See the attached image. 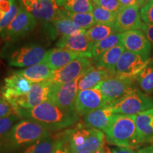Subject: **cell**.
Returning a JSON list of instances; mask_svg holds the SVG:
<instances>
[{"mask_svg":"<svg viewBox=\"0 0 153 153\" xmlns=\"http://www.w3.org/2000/svg\"><path fill=\"white\" fill-rule=\"evenodd\" d=\"M17 116L39 122L53 131L70 127L79 120V116L75 111L64 109L51 101H45L31 108H19L17 110Z\"/></svg>","mask_w":153,"mask_h":153,"instance_id":"1","label":"cell"},{"mask_svg":"<svg viewBox=\"0 0 153 153\" xmlns=\"http://www.w3.org/2000/svg\"><path fill=\"white\" fill-rule=\"evenodd\" d=\"M106 140L118 147L138 148L136 137L135 115L114 114L104 131Z\"/></svg>","mask_w":153,"mask_h":153,"instance_id":"2","label":"cell"},{"mask_svg":"<svg viewBox=\"0 0 153 153\" xmlns=\"http://www.w3.org/2000/svg\"><path fill=\"white\" fill-rule=\"evenodd\" d=\"M50 131L39 122L26 118L13 126L3 140L9 150H16L51 136Z\"/></svg>","mask_w":153,"mask_h":153,"instance_id":"3","label":"cell"},{"mask_svg":"<svg viewBox=\"0 0 153 153\" xmlns=\"http://www.w3.org/2000/svg\"><path fill=\"white\" fill-rule=\"evenodd\" d=\"M135 79L117 75L101 82L97 87L100 89L106 105H111L137 89L134 85Z\"/></svg>","mask_w":153,"mask_h":153,"instance_id":"4","label":"cell"},{"mask_svg":"<svg viewBox=\"0 0 153 153\" xmlns=\"http://www.w3.org/2000/svg\"><path fill=\"white\" fill-rule=\"evenodd\" d=\"M114 114L137 115L153 108V99L139 89L110 105Z\"/></svg>","mask_w":153,"mask_h":153,"instance_id":"5","label":"cell"},{"mask_svg":"<svg viewBox=\"0 0 153 153\" xmlns=\"http://www.w3.org/2000/svg\"><path fill=\"white\" fill-rule=\"evenodd\" d=\"M36 22L34 17L20 6L16 16L1 32V37L8 42L16 41L33 31Z\"/></svg>","mask_w":153,"mask_h":153,"instance_id":"6","label":"cell"},{"mask_svg":"<svg viewBox=\"0 0 153 153\" xmlns=\"http://www.w3.org/2000/svg\"><path fill=\"white\" fill-rule=\"evenodd\" d=\"M23 9L34 17L36 22L50 26L59 7L55 0H19Z\"/></svg>","mask_w":153,"mask_h":153,"instance_id":"7","label":"cell"},{"mask_svg":"<svg viewBox=\"0 0 153 153\" xmlns=\"http://www.w3.org/2000/svg\"><path fill=\"white\" fill-rule=\"evenodd\" d=\"M152 60L145 55L125 51L115 67L114 73L136 80L139 72L148 65Z\"/></svg>","mask_w":153,"mask_h":153,"instance_id":"8","label":"cell"},{"mask_svg":"<svg viewBox=\"0 0 153 153\" xmlns=\"http://www.w3.org/2000/svg\"><path fill=\"white\" fill-rule=\"evenodd\" d=\"M46 51L38 45H27L15 50L9 57V65L16 68H28L43 62Z\"/></svg>","mask_w":153,"mask_h":153,"instance_id":"9","label":"cell"},{"mask_svg":"<svg viewBox=\"0 0 153 153\" xmlns=\"http://www.w3.org/2000/svg\"><path fill=\"white\" fill-rule=\"evenodd\" d=\"M91 66H93L92 62L88 57H77L63 68L54 70L48 81L60 85L68 83L79 77Z\"/></svg>","mask_w":153,"mask_h":153,"instance_id":"10","label":"cell"},{"mask_svg":"<svg viewBox=\"0 0 153 153\" xmlns=\"http://www.w3.org/2000/svg\"><path fill=\"white\" fill-rule=\"evenodd\" d=\"M79 77L66 84H53L48 101L64 109L75 111L74 104Z\"/></svg>","mask_w":153,"mask_h":153,"instance_id":"11","label":"cell"},{"mask_svg":"<svg viewBox=\"0 0 153 153\" xmlns=\"http://www.w3.org/2000/svg\"><path fill=\"white\" fill-rule=\"evenodd\" d=\"M52 85L53 84L48 80L32 84L30 91L27 94L20 97L12 104L16 108V114L17 110L19 108H31L48 101Z\"/></svg>","mask_w":153,"mask_h":153,"instance_id":"12","label":"cell"},{"mask_svg":"<svg viewBox=\"0 0 153 153\" xmlns=\"http://www.w3.org/2000/svg\"><path fill=\"white\" fill-rule=\"evenodd\" d=\"M32 84L19 71H15L5 78L4 85L1 90V97L13 104L20 97L27 94Z\"/></svg>","mask_w":153,"mask_h":153,"instance_id":"13","label":"cell"},{"mask_svg":"<svg viewBox=\"0 0 153 153\" xmlns=\"http://www.w3.org/2000/svg\"><path fill=\"white\" fill-rule=\"evenodd\" d=\"M105 106L108 105H106L100 89L97 86L91 89L78 91L74 108L79 116H85L88 113Z\"/></svg>","mask_w":153,"mask_h":153,"instance_id":"14","label":"cell"},{"mask_svg":"<svg viewBox=\"0 0 153 153\" xmlns=\"http://www.w3.org/2000/svg\"><path fill=\"white\" fill-rule=\"evenodd\" d=\"M143 24L140 8L137 6L123 7L118 11L115 28L118 33L133 30H140Z\"/></svg>","mask_w":153,"mask_h":153,"instance_id":"15","label":"cell"},{"mask_svg":"<svg viewBox=\"0 0 153 153\" xmlns=\"http://www.w3.org/2000/svg\"><path fill=\"white\" fill-rule=\"evenodd\" d=\"M120 43L126 51L150 57L152 46L141 30H128L122 33Z\"/></svg>","mask_w":153,"mask_h":153,"instance_id":"16","label":"cell"},{"mask_svg":"<svg viewBox=\"0 0 153 153\" xmlns=\"http://www.w3.org/2000/svg\"><path fill=\"white\" fill-rule=\"evenodd\" d=\"M93 45L86 35V30L77 35L62 36L56 43L57 47L78 53L88 58L92 57Z\"/></svg>","mask_w":153,"mask_h":153,"instance_id":"17","label":"cell"},{"mask_svg":"<svg viewBox=\"0 0 153 153\" xmlns=\"http://www.w3.org/2000/svg\"><path fill=\"white\" fill-rule=\"evenodd\" d=\"M136 137L138 146L153 141V108L135 115Z\"/></svg>","mask_w":153,"mask_h":153,"instance_id":"18","label":"cell"},{"mask_svg":"<svg viewBox=\"0 0 153 153\" xmlns=\"http://www.w3.org/2000/svg\"><path fill=\"white\" fill-rule=\"evenodd\" d=\"M114 75V72L106 68L91 66L80 76L78 81V91L95 87L101 82Z\"/></svg>","mask_w":153,"mask_h":153,"instance_id":"19","label":"cell"},{"mask_svg":"<svg viewBox=\"0 0 153 153\" xmlns=\"http://www.w3.org/2000/svg\"><path fill=\"white\" fill-rule=\"evenodd\" d=\"M79 57L85 56L78 53L69 51V50L55 48H52L49 50L48 51H46L43 62L46 63L54 71V70L63 68L71 62L72 60Z\"/></svg>","mask_w":153,"mask_h":153,"instance_id":"20","label":"cell"},{"mask_svg":"<svg viewBox=\"0 0 153 153\" xmlns=\"http://www.w3.org/2000/svg\"><path fill=\"white\" fill-rule=\"evenodd\" d=\"M114 113L110 105L105 106L86 114L84 117V126L104 132Z\"/></svg>","mask_w":153,"mask_h":153,"instance_id":"21","label":"cell"},{"mask_svg":"<svg viewBox=\"0 0 153 153\" xmlns=\"http://www.w3.org/2000/svg\"><path fill=\"white\" fill-rule=\"evenodd\" d=\"M52 25L56 32L62 36L77 35L86 30L76 28L71 19L67 14V11L60 7L53 19Z\"/></svg>","mask_w":153,"mask_h":153,"instance_id":"22","label":"cell"},{"mask_svg":"<svg viewBox=\"0 0 153 153\" xmlns=\"http://www.w3.org/2000/svg\"><path fill=\"white\" fill-rule=\"evenodd\" d=\"M106 136L104 133L100 130L95 128H89V133L86 137L85 142L79 147H75L70 149L68 152L70 153L88 151L91 153L104 147Z\"/></svg>","mask_w":153,"mask_h":153,"instance_id":"23","label":"cell"},{"mask_svg":"<svg viewBox=\"0 0 153 153\" xmlns=\"http://www.w3.org/2000/svg\"><path fill=\"white\" fill-rule=\"evenodd\" d=\"M18 71L31 83H38L50 79L53 70L46 63L43 62Z\"/></svg>","mask_w":153,"mask_h":153,"instance_id":"24","label":"cell"},{"mask_svg":"<svg viewBox=\"0 0 153 153\" xmlns=\"http://www.w3.org/2000/svg\"><path fill=\"white\" fill-rule=\"evenodd\" d=\"M125 51L122 44H118L103 53L97 60H95L96 66L104 68L114 72L115 67Z\"/></svg>","mask_w":153,"mask_h":153,"instance_id":"25","label":"cell"},{"mask_svg":"<svg viewBox=\"0 0 153 153\" xmlns=\"http://www.w3.org/2000/svg\"><path fill=\"white\" fill-rule=\"evenodd\" d=\"M115 33L118 32L114 24H96L86 30V35L93 45Z\"/></svg>","mask_w":153,"mask_h":153,"instance_id":"26","label":"cell"},{"mask_svg":"<svg viewBox=\"0 0 153 153\" xmlns=\"http://www.w3.org/2000/svg\"><path fill=\"white\" fill-rule=\"evenodd\" d=\"M58 7L72 13H92L91 0H55Z\"/></svg>","mask_w":153,"mask_h":153,"instance_id":"27","label":"cell"},{"mask_svg":"<svg viewBox=\"0 0 153 153\" xmlns=\"http://www.w3.org/2000/svg\"><path fill=\"white\" fill-rule=\"evenodd\" d=\"M60 148V143L57 139H53L49 136L31 144L25 150L24 153H55Z\"/></svg>","mask_w":153,"mask_h":153,"instance_id":"28","label":"cell"},{"mask_svg":"<svg viewBox=\"0 0 153 153\" xmlns=\"http://www.w3.org/2000/svg\"><path fill=\"white\" fill-rule=\"evenodd\" d=\"M122 33H115L104 39L94 44L91 55L94 60H97L103 53L120 43Z\"/></svg>","mask_w":153,"mask_h":153,"instance_id":"29","label":"cell"},{"mask_svg":"<svg viewBox=\"0 0 153 153\" xmlns=\"http://www.w3.org/2000/svg\"><path fill=\"white\" fill-rule=\"evenodd\" d=\"M135 82L143 92L146 94L153 93V59L148 65L139 72Z\"/></svg>","mask_w":153,"mask_h":153,"instance_id":"30","label":"cell"},{"mask_svg":"<svg viewBox=\"0 0 153 153\" xmlns=\"http://www.w3.org/2000/svg\"><path fill=\"white\" fill-rule=\"evenodd\" d=\"M67 14L76 27L80 29L87 30L96 24L92 13H72L67 11Z\"/></svg>","mask_w":153,"mask_h":153,"instance_id":"31","label":"cell"},{"mask_svg":"<svg viewBox=\"0 0 153 153\" xmlns=\"http://www.w3.org/2000/svg\"><path fill=\"white\" fill-rule=\"evenodd\" d=\"M92 15L96 24H115L117 12L108 11L93 4Z\"/></svg>","mask_w":153,"mask_h":153,"instance_id":"32","label":"cell"},{"mask_svg":"<svg viewBox=\"0 0 153 153\" xmlns=\"http://www.w3.org/2000/svg\"><path fill=\"white\" fill-rule=\"evenodd\" d=\"M19 118L16 115H10L6 117L0 118V140H3L4 137H6Z\"/></svg>","mask_w":153,"mask_h":153,"instance_id":"33","label":"cell"},{"mask_svg":"<svg viewBox=\"0 0 153 153\" xmlns=\"http://www.w3.org/2000/svg\"><path fill=\"white\" fill-rule=\"evenodd\" d=\"M19 7L20 5L19 4L17 1H14V3L13 4L12 7L9 12L7 13L3 17L2 19L0 21V34L1 33V32L5 29L7 26H9V24L11 22V21L14 19V17L16 16L17 13H18Z\"/></svg>","mask_w":153,"mask_h":153,"instance_id":"34","label":"cell"},{"mask_svg":"<svg viewBox=\"0 0 153 153\" xmlns=\"http://www.w3.org/2000/svg\"><path fill=\"white\" fill-rule=\"evenodd\" d=\"M93 4L108 11L118 12L121 7L118 0H91Z\"/></svg>","mask_w":153,"mask_h":153,"instance_id":"35","label":"cell"},{"mask_svg":"<svg viewBox=\"0 0 153 153\" xmlns=\"http://www.w3.org/2000/svg\"><path fill=\"white\" fill-rule=\"evenodd\" d=\"M10 115H16V108L8 101L0 96V118L6 117Z\"/></svg>","mask_w":153,"mask_h":153,"instance_id":"36","label":"cell"},{"mask_svg":"<svg viewBox=\"0 0 153 153\" xmlns=\"http://www.w3.org/2000/svg\"><path fill=\"white\" fill-rule=\"evenodd\" d=\"M142 21L145 24L153 25V4H147L140 10Z\"/></svg>","mask_w":153,"mask_h":153,"instance_id":"37","label":"cell"},{"mask_svg":"<svg viewBox=\"0 0 153 153\" xmlns=\"http://www.w3.org/2000/svg\"><path fill=\"white\" fill-rule=\"evenodd\" d=\"M121 7H129V6H137L140 9L142 8L147 4L148 0H118Z\"/></svg>","mask_w":153,"mask_h":153,"instance_id":"38","label":"cell"},{"mask_svg":"<svg viewBox=\"0 0 153 153\" xmlns=\"http://www.w3.org/2000/svg\"><path fill=\"white\" fill-rule=\"evenodd\" d=\"M140 30L144 33L146 38H148L149 42L151 44L152 49H153V25L145 24L143 22Z\"/></svg>","mask_w":153,"mask_h":153,"instance_id":"39","label":"cell"},{"mask_svg":"<svg viewBox=\"0 0 153 153\" xmlns=\"http://www.w3.org/2000/svg\"><path fill=\"white\" fill-rule=\"evenodd\" d=\"M111 151L112 153H136L133 148H127V147L116 146L111 149Z\"/></svg>","mask_w":153,"mask_h":153,"instance_id":"40","label":"cell"},{"mask_svg":"<svg viewBox=\"0 0 153 153\" xmlns=\"http://www.w3.org/2000/svg\"><path fill=\"white\" fill-rule=\"evenodd\" d=\"M136 153H153V144L138 149Z\"/></svg>","mask_w":153,"mask_h":153,"instance_id":"41","label":"cell"},{"mask_svg":"<svg viewBox=\"0 0 153 153\" xmlns=\"http://www.w3.org/2000/svg\"><path fill=\"white\" fill-rule=\"evenodd\" d=\"M55 153H70V152H67V151H65V150H60V149H58V150H57L56 151H55Z\"/></svg>","mask_w":153,"mask_h":153,"instance_id":"42","label":"cell"},{"mask_svg":"<svg viewBox=\"0 0 153 153\" xmlns=\"http://www.w3.org/2000/svg\"><path fill=\"white\" fill-rule=\"evenodd\" d=\"M93 153H105L104 149V148H103L100 149V150H98L97 151H96V152H93Z\"/></svg>","mask_w":153,"mask_h":153,"instance_id":"43","label":"cell"},{"mask_svg":"<svg viewBox=\"0 0 153 153\" xmlns=\"http://www.w3.org/2000/svg\"><path fill=\"white\" fill-rule=\"evenodd\" d=\"M74 153H91V152H88V151H82V152H74Z\"/></svg>","mask_w":153,"mask_h":153,"instance_id":"44","label":"cell"},{"mask_svg":"<svg viewBox=\"0 0 153 153\" xmlns=\"http://www.w3.org/2000/svg\"><path fill=\"white\" fill-rule=\"evenodd\" d=\"M148 3H150L152 4H153V0H148Z\"/></svg>","mask_w":153,"mask_h":153,"instance_id":"45","label":"cell"},{"mask_svg":"<svg viewBox=\"0 0 153 153\" xmlns=\"http://www.w3.org/2000/svg\"><path fill=\"white\" fill-rule=\"evenodd\" d=\"M151 144H153V141H152V143H151Z\"/></svg>","mask_w":153,"mask_h":153,"instance_id":"46","label":"cell"},{"mask_svg":"<svg viewBox=\"0 0 153 153\" xmlns=\"http://www.w3.org/2000/svg\"><path fill=\"white\" fill-rule=\"evenodd\" d=\"M0 1H1V0H0Z\"/></svg>","mask_w":153,"mask_h":153,"instance_id":"47","label":"cell"}]
</instances>
